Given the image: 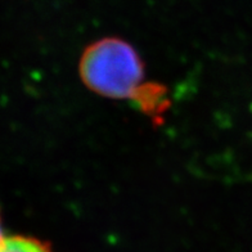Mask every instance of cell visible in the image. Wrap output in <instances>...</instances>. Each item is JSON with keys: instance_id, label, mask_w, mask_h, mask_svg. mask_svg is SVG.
Here are the masks:
<instances>
[{"instance_id": "cell-1", "label": "cell", "mask_w": 252, "mask_h": 252, "mask_svg": "<svg viewBox=\"0 0 252 252\" xmlns=\"http://www.w3.org/2000/svg\"><path fill=\"white\" fill-rule=\"evenodd\" d=\"M81 77L92 90L110 98L134 99L153 110L162 92L143 83V64L135 50L119 39H103L81 58Z\"/></svg>"}, {"instance_id": "cell-2", "label": "cell", "mask_w": 252, "mask_h": 252, "mask_svg": "<svg viewBox=\"0 0 252 252\" xmlns=\"http://www.w3.org/2000/svg\"><path fill=\"white\" fill-rule=\"evenodd\" d=\"M0 252H52L37 239L24 236H10L0 239Z\"/></svg>"}, {"instance_id": "cell-3", "label": "cell", "mask_w": 252, "mask_h": 252, "mask_svg": "<svg viewBox=\"0 0 252 252\" xmlns=\"http://www.w3.org/2000/svg\"><path fill=\"white\" fill-rule=\"evenodd\" d=\"M4 236H3V232H1V221H0V239H3Z\"/></svg>"}]
</instances>
